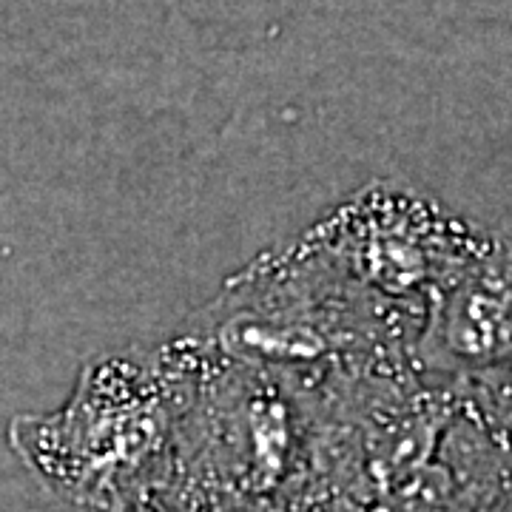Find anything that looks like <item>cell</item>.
Instances as JSON below:
<instances>
[{
  "instance_id": "obj_2",
  "label": "cell",
  "mask_w": 512,
  "mask_h": 512,
  "mask_svg": "<svg viewBox=\"0 0 512 512\" xmlns=\"http://www.w3.org/2000/svg\"><path fill=\"white\" fill-rule=\"evenodd\" d=\"M177 407L168 350L103 356L60 410L12 421L9 444L63 512H134L160 484Z\"/></svg>"
},
{
  "instance_id": "obj_4",
  "label": "cell",
  "mask_w": 512,
  "mask_h": 512,
  "mask_svg": "<svg viewBox=\"0 0 512 512\" xmlns=\"http://www.w3.org/2000/svg\"><path fill=\"white\" fill-rule=\"evenodd\" d=\"M410 362L430 379L512 396V242L484 234L430 293Z\"/></svg>"
},
{
  "instance_id": "obj_3",
  "label": "cell",
  "mask_w": 512,
  "mask_h": 512,
  "mask_svg": "<svg viewBox=\"0 0 512 512\" xmlns=\"http://www.w3.org/2000/svg\"><path fill=\"white\" fill-rule=\"evenodd\" d=\"M319 231L370 296L402 313L419 311V322L430 293L484 237L433 200L387 188H367Z\"/></svg>"
},
{
  "instance_id": "obj_1",
  "label": "cell",
  "mask_w": 512,
  "mask_h": 512,
  "mask_svg": "<svg viewBox=\"0 0 512 512\" xmlns=\"http://www.w3.org/2000/svg\"><path fill=\"white\" fill-rule=\"evenodd\" d=\"M302 512H512V396L413 362L342 373Z\"/></svg>"
},
{
  "instance_id": "obj_5",
  "label": "cell",
  "mask_w": 512,
  "mask_h": 512,
  "mask_svg": "<svg viewBox=\"0 0 512 512\" xmlns=\"http://www.w3.org/2000/svg\"><path fill=\"white\" fill-rule=\"evenodd\" d=\"M134 512H163V510H160V507H154L151 501H143V504H140Z\"/></svg>"
}]
</instances>
